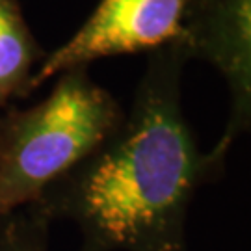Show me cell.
I'll return each mask as SVG.
<instances>
[{
  "mask_svg": "<svg viewBox=\"0 0 251 251\" xmlns=\"http://www.w3.org/2000/svg\"><path fill=\"white\" fill-rule=\"evenodd\" d=\"M177 43L149 52L134 99L93 151L34 201L80 233L78 251H190V203L216 168L182 112Z\"/></svg>",
  "mask_w": 251,
  "mask_h": 251,
  "instance_id": "obj_1",
  "label": "cell"
},
{
  "mask_svg": "<svg viewBox=\"0 0 251 251\" xmlns=\"http://www.w3.org/2000/svg\"><path fill=\"white\" fill-rule=\"evenodd\" d=\"M123 108L88 67L56 76L37 104L0 116V224L32 205L117 126Z\"/></svg>",
  "mask_w": 251,
  "mask_h": 251,
  "instance_id": "obj_2",
  "label": "cell"
},
{
  "mask_svg": "<svg viewBox=\"0 0 251 251\" xmlns=\"http://www.w3.org/2000/svg\"><path fill=\"white\" fill-rule=\"evenodd\" d=\"M190 0H99L75 36L47 54L30 82V93L58 75L90 63L123 56L152 52L179 43L182 19Z\"/></svg>",
  "mask_w": 251,
  "mask_h": 251,
  "instance_id": "obj_3",
  "label": "cell"
},
{
  "mask_svg": "<svg viewBox=\"0 0 251 251\" xmlns=\"http://www.w3.org/2000/svg\"><path fill=\"white\" fill-rule=\"evenodd\" d=\"M177 45L190 60H203L222 75L231 97L224 134L208 152L224 170L234 140L251 123V0H190Z\"/></svg>",
  "mask_w": 251,
  "mask_h": 251,
  "instance_id": "obj_4",
  "label": "cell"
},
{
  "mask_svg": "<svg viewBox=\"0 0 251 251\" xmlns=\"http://www.w3.org/2000/svg\"><path fill=\"white\" fill-rule=\"evenodd\" d=\"M45 56L19 0H0V110L30 95L32 76Z\"/></svg>",
  "mask_w": 251,
  "mask_h": 251,
  "instance_id": "obj_5",
  "label": "cell"
},
{
  "mask_svg": "<svg viewBox=\"0 0 251 251\" xmlns=\"http://www.w3.org/2000/svg\"><path fill=\"white\" fill-rule=\"evenodd\" d=\"M49 233L47 216L28 205L0 224V251H49Z\"/></svg>",
  "mask_w": 251,
  "mask_h": 251,
  "instance_id": "obj_6",
  "label": "cell"
}]
</instances>
